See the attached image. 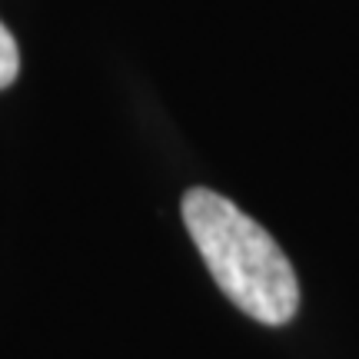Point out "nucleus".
<instances>
[{
  "mask_svg": "<svg viewBox=\"0 0 359 359\" xmlns=\"http://www.w3.org/2000/svg\"><path fill=\"white\" fill-rule=\"evenodd\" d=\"M183 223L233 306L266 326L293 320L299 306L296 269L257 219L226 196L193 187L183 196Z\"/></svg>",
  "mask_w": 359,
  "mask_h": 359,
  "instance_id": "f257e3e1",
  "label": "nucleus"
},
{
  "mask_svg": "<svg viewBox=\"0 0 359 359\" xmlns=\"http://www.w3.org/2000/svg\"><path fill=\"white\" fill-rule=\"evenodd\" d=\"M17 70H20V50L13 43L11 30L0 24V90L11 87L13 80H17Z\"/></svg>",
  "mask_w": 359,
  "mask_h": 359,
  "instance_id": "f03ea898",
  "label": "nucleus"
}]
</instances>
